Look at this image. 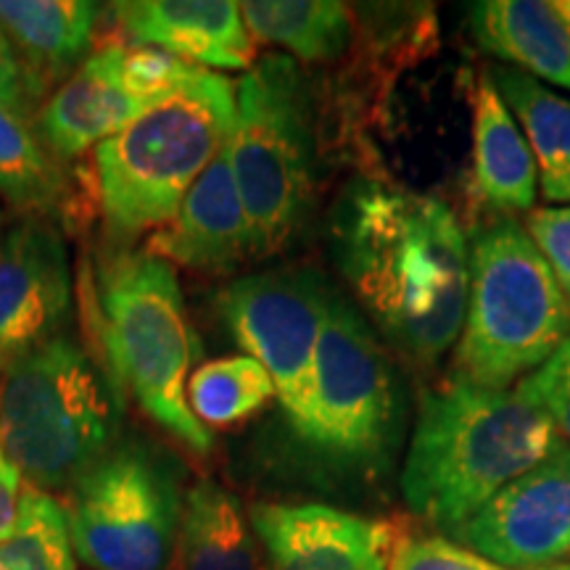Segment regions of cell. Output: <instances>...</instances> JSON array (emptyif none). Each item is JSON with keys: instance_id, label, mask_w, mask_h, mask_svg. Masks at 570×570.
I'll return each mask as SVG.
<instances>
[{"instance_id": "6da1fadb", "label": "cell", "mask_w": 570, "mask_h": 570, "mask_svg": "<svg viewBox=\"0 0 570 570\" xmlns=\"http://www.w3.org/2000/svg\"><path fill=\"white\" fill-rule=\"evenodd\" d=\"M346 283L399 348L420 362L460 338L470 248L454 212L436 196L394 183H356L333 223Z\"/></svg>"}, {"instance_id": "7a4b0ae2", "label": "cell", "mask_w": 570, "mask_h": 570, "mask_svg": "<svg viewBox=\"0 0 570 570\" xmlns=\"http://www.w3.org/2000/svg\"><path fill=\"white\" fill-rule=\"evenodd\" d=\"M562 444L544 412L515 389L454 375L420 399L402 494L420 520L458 533L504 487Z\"/></svg>"}, {"instance_id": "3957f363", "label": "cell", "mask_w": 570, "mask_h": 570, "mask_svg": "<svg viewBox=\"0 0 570 570\" xmlns=\"http://www.w3.org/2000/svg\"><path fill=\"white\" fill-rule=\"evenodd\" d=\"M92 320L119 394L196 454H209L212 431L188 407L196 336L169 262L140 252L106 259L92 283Z\"/></svg>"}, {"instance_id": "277c9868", "label": "cell", "mask_w": 570, "mask_h": 570, "mask_svg": "<svg viewBox=\"0 0 570 570\" xmlns=\"http://www.w3.org/2000/svg\"><path fill=\"white\" fill-rule=\"evenodd\" d=\"M235 119V82L202 69L167 101L92 148L90 188L106 230L138 238L175 217L217 159Z\"/></svg>"}, {"instance_id": "5b68a950", "label": "cell", "mask_w": 570, "mask_h": 570, "mask_svg": "<svg viewBox=\"0 0 570 570\" xmlns=\"http://www.w3.org/2000/svg\"><path fill=\"white\" fill-rule=\"evenodd\" d=\"M122 394L67 333L0 373V449L27 487L69 489L117 446Z\"/></svg>"}, {"instance_id": "8992f818", "label": "cell", "mask_w": 570, "mask_h": 570, "mask_svg": "<svg viewBox=\"0 0 570 570\" xmlns=\"http://www.w3.org/2000/svg\"><path fill=\"white\" fill-rule=\"evenodd\" d=\"M570 336V298L523 225L504 217L470 246V288L458 370L483 389H508Z\"/></svg>"}, {"instance_id": "52a82bcc", "label": "cell", "mask_w": 570, "mask_h": 570, "mask_svg": "<svg viewBox=\"0 0 570 570\" xmlns=\"http://www.w3.org/2000/svg\"><path fill=\"white\" fill-rule=\"evenodd\" d=\"M227 148L256 259L285 252L304 230L315 202V119L291 56H265L235 82Z\"/></svg>"}, {"instance_id": "ba28073f", "label": "cell", "mask_w": 570, "mask_h": 570, "mask_svg": "<svg viewBox=\"0 0 570 570\" xmlns=\"http://www.w3.org/2000/svg\"><path fill=\"white\" fill-rule=\"evenodd\" d=\"M396 381L367 320L331 291L304 423L294 436L333 468H373L396 433Z\"/></svg>"}, {"instance_id": "9c48e42d", "label": "cell", "mask_w": 570, "mask_h": 570, "mask_svg": "<svg viewBox=\"0 0 570 570\" xmlns=\"http://www.w3.org/2000/svg\"><path fill=\"white\" fill-rule=\"evenodd\" d=\"M77 560L90 570H173L183 497L161 454L117 444L67 489Z\"/></svg>"}, {"instance_id": "30bf717a", "label": "cell", "mask_w": 570, "mask_h": 570, "mask_svg": "<svg viewBox=\"0 0 570 570\" xmlns=\"http://www.w3.org/2000/svg\"><path fill=\"white\" fill-rule=\"evenodd\" d=\"M327 298L323 277L294 267L238 277L217 298L235 344L273 377L291 433L302 428L309 404Z\"/></svg>"}, {"instance_id": "8fae6325", "label": "cell", "mask_w": 570, "mask_h": 570, "mask_svg": "<svg viewBox=\"0 0 570 570\" xmlns=\"http://www.w3.org/2000/svg\"><path fill=\"white\" fill-rule=\"evenodd\" d=\"M454 539L510 570H544L570 558V446L560 444L504 487Z\"/></svg>"}, {"instance_id": "7c38bea8", "label": "cell", "mask_w": 570, "mask_h": 570, "mask_svg": "<svg viewBox=\"0 0 570 570\" xmlns=\"http://www.w3.org/2000/svg\"><path fill=\"white\" fill-rule=\"evenodd\" d=\"M71 312V265L53 219L21 217L0 233V373L61 336Z\"/></svg>"}, {"instance_id": "4fadbf2b", "label": "cell", "mask_w": 570, "mask_h": 570, "mask_svg": "<svg viewBox=\"0 0 570 570\" xmlns=\"http://www.w3.org/2000/svg\"><path fill=\"white\" fill-rule=\"evenodd\" d=\"M248 518L267 570H389L399 539L386 520L327 504L259 502Z\"/></svg>"}, {"instance_id": "5bb4252c", "label": "cell", "mask_w": 570, "mask_h": 570, "mask_svg": "<svg viewBox=\"0 0 570 570\" xmlns=\"http://www.w3.org/2000/svg\"><path fill=\"white\" fill-rule=\"evenodd\" d=\"M142 252L206 275L235 273L256 259L252 223L235 185L227 142L177 206L175 217L148 235Z\"/></svg>"}, {"instance_id": "9a60e30c", "label": "cell", "mask_w": 570, "mask_h": 570, "mask_svg": "<svg viewBox=\"0 0 570 570\" xmlns=\"http://www.w3.org/2000/svg\"><path fill=\"white\" fill-rule=\"evenodd\" d=\"M125 42L96 48L80 69L56 85L35 114L32 130L56 161H71L122 132L154 106L127 82Z\"/></svg>"}, {"instance_id": "2e32d148", "label": "cell", "mask_w": 570, "mask_h": 570, "mask_svg": "<svg viewBox=\"0 0 570 570\" xmlns=\"http://www.w3.org/2000/svg\"><path fill=\"white\" fill-rule=\"evenodd\" d=\"M109 11L132 46L159 48L209 71H248L256 63V42L233 0H119Z\"/></svg>"}, {"instance_id": "e0dca14e", "label": "cell", "mask_w": 570, "mask_h": 570, "mask_svg": "<svg viewBox=\"0 0 570 570\" xmlns=\"http://www.w3.org/2000/svg\"><path fill=\"white\" fill-rule=\"evenodd\" d=\"M101 6L90 0H0V30L17 48L35 88L48 98L92 53Z\"/></svg>"}, {"instance_id": "ac0fdd59", "label": "cell", "mask_w": 570, "mask_h": 570, "mask_svg": "<svg viewBox=\"0 0 570 570\" xmlns=\"http://www.w3.org/2000/svg\"><path fill=\"white\" fill-rule=\"evenodd\" d=\"M470 32L512 69L570 90V27L547 0H481L468 6Z\"/></svg>"}, {"instance_id": "d6986e66", "label": "cell", "mask_w": 570, "mask_h": 570, "mask_svg": "<svg viewBox=\"0 0 570 570\" xmlns=\"http://www.w3.org/2000/svg\"><path fill=\"white\" fill-rule=\"evenodd\" d=\"M473 180L491 209L533 212L539 188L537 161L489 75L481 77L473 92Z\"/></svg>"}, {"instance_id": "ffe728a7", "label": "cell", "mask_w": 570, "mask_h": 570, "mask_svg": "<svg viewBox=\"0 0 570 570\" xmlns=\"http://www.w3.org/2000/svg\"><path fill=\"white\" fill-rule=\"evenodd\" d=\"M173 570H267L240 499L204 479L185 491Z\"/></svg>"}, {"instance_id": "44dd1931", "label": "cell", "mask_w": 570, "mask_h": 570, "mask_svg": "<svg viewBox=\"0 0 570 570\" xmlns=\"http://www.w3.org/2000/svg\"><path fill=\"white\" fill-rule=\"evenodd\" d=\"M499 96L529 140L547 202H570V98L512 67L489 71Z\"/></svg>"}, {"instance_id": "7402d4cb", "label": "cell", "mask_w": 570, "mask_h": 570, "mask_svg": "<svg viewBox=\"0 0 570 570\" xmlns=\"http://www.w3.org/2000/svg\"><path fill=\"white\" fill-rule=\"evenodd\" d=\"M240 17L254 42L304 63L338 61L354 38L352 11L336 0H248L240 3Z\"/></svg>"}, {"instance_id": "603a6c76", "label": "cell", "mask_w": 570, "mask_h": 570, "mask_svg": "<svg viewBox=\"0 0 570 570\" xmlns=\"http://www.w3.org/2000/svg\"><path fill=\"white\" fill-rule=\"evenodd\" d=\"M0 202L21 217L53 219L69 206L61 161L42 146L32 125L0 109Z\"/></svg>"}, {"instance_id": "cb8c5ba5", "label": "cell", "mask_w": 570, "mask_h": 570, "mask_svg": "<svg viewBox=\"0 0 570 570\" xmlns=\"http://www.w3.org/2000/svg\"><path fill=\"white\" fill-rule=\"evenodd\" d=\"M273 399V377L248 354L212 360L188 377V407L206 431L244 423Z\"/></svg>"}, {"instance_id": "d4e9b609", "label": "cell", "mask_w": 570, "mask_h": 570, "mask_svg": "<svg viewBox=\"0 0 570 570\" xmlns=\"http://www.w3.org/2000/svg\"><path fill=\"white\" fill-rule=\"evenodd\" d=\"M0 570H77L63 504L24 483L13 531L0 541Z\"/></svg>"}, {"instance_id": "484cf974", "label": "cell", "mask_w": 570, "mask_h": 570, "mask_svg": "<svg viewBox=\"0 0 570 570\" xmlns=\"http://www.w3.org/2000/svg\"><path fill=\"white\" fill-rule=\"evenodd\" d=\"M518 391L544 412L562 444H570V336L544 365L518 383Z\"/></svg>"}, {"instance_id": "4316f807", "label": "cell", "mask_w": 570, "mask_h": 570, "mask_svg": "<svg viewBox=\"0 0 570 570\" xmlns=\"http://www.w3.org/2000/svg\"><path fill=\"white\" fill-rule=\"evenodd\" d=\"M389 570H510L446 537L396 539Z\"/></svg>"}, {"instance_id": "83f0119b", "label": "cell", "mask_w": 570, "mask_h": 570, "mask_svg": "<svg viewBox=\"0 0 570 570\" xmlns=\"http://www.w3.org/2000/svg\"><path fill=\"white\" fill-rule=\"evenodd\" d=\"M525 233L570 298V206H541L529 212Z\"/></svg>"}, {"instance_id": "f1b7e54d", "label": "cell", "mask_w": 570, "mask_h": 570, "mask_svg": "<svg viewBox=\"0 0 570 570\" xmlns=\"http://www.w3.org/2000/svg\"><path fill=\"white\" fill-rule=\"evenodd\" d=\"M42 96L35 88L30 71L21 63L17 48L0 30V109L11 111L21 122L32 125L35 114L40 111Z\"/></svg>"}, {"instance_id": "f546056e", "label": "cell", "mask_w": 570, "mask_h": 570, "mask_svg": "<svg viewBox=\"0 0 570 570\" xmlns=\"http://www.w3.org/2000/svg\"><path fill=\"white\" fill-rule=\"evenodd\" d=\"M21 497H24V479L0 449V541L9 537L13 525H17Z\"/></svg>"}, {"instance_id": "4dcf8cb0", "label": "cell", "mask_w": 570, "mask_h": 570, "mask_svg": "<svg viewBox=\"0 0 570 570\" xmlns=\"http://www.w3.org/2000/svg\"><path fill=\"white\" fill-rule=\"evenodd\" d=\"M558 9H560L562 17H566L568 27H570V0H562V3H558Z\"/></svg>"}, {"instance_id": "1f68e13d", "label": "cell", "mask_w": 570, "mask_h": 570, "mask_svg": "<svg viewBox=\"0 0 570 570\" xmlns=\"http://www.w3.org/2000/svg\"><path fill=\"white\" fill-rule=\"evenodd\" d=\"M544 570H570V562H560V566H552V568H544Z\"/></svg>"}, {"instance_id": "d6a6232c", "label": "cell", "mask_w": 570, "mask_h": 570, "mask_svg": "<svg viewBox=\"0 0 570 570\" xmlns=\"http://www.w3.org/2000/svg\"><path fill=\"white\" fill-rule=\"evenodd\" d=\"M3 227H6L3 225V209H0V233H3Z\"/></svg>"}]
</instances>
